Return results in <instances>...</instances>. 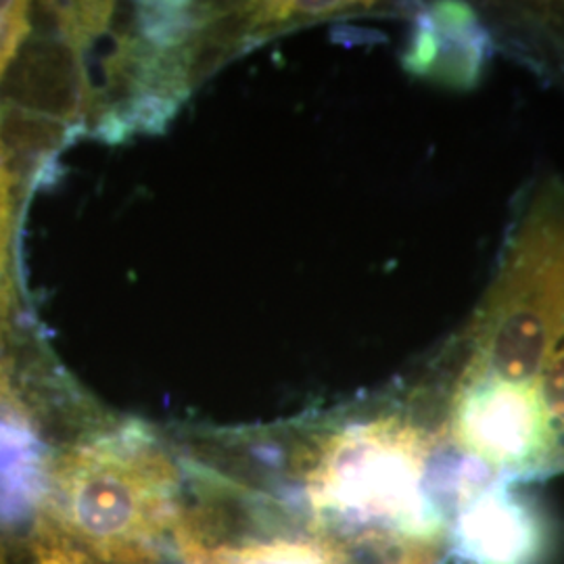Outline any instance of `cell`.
Returning a JSON list of instances; mask_svg holds the SVG:
<instances>
[{"label":"cell","instance_id":"7c38bea8","mask_svg":"<svg viewBox=\"0 0 564 564\" xmlns=\"http://www.w3.org/2000/svg\"><path fill=\"white\" fill-rule=\"evenodd\" d=\"M0 564H9V561H7V550H4L2 544H0Z\"/></svg>","mask_w":564,"mask_h":564},{"label":"cell","instance_id":"277c9868","mask_svg":"<svg viewBox=\"0 0 564 564\" xmlns=\"http://www.w3.org/2000/svg\"><path fill=\"white\" fill-rule=\"evenodd\" d=\"M449 442L489 473L521 479L564 466L540 383L460 372L447 412Z\"/></svg>","mask_w":564,"mask_h":564},{"label":"cell","instance_id":"8fae6325","mask_svg":"<svg viewBox=\"0 0 564 564\" xmlns=\"http://www.w3.org/2000/svg\"><path fill=\"white\" fill-rule=\"evenodd\" d=\"M398 564H440V552L435 544H419L408 547Z\"/></svg>","mask_w":564,"mask_h":564},{"label":"cell","instance_id":"5b68a950","mask_svg":"<svg viewBox=\"0 0 564 564\" xmlns=\"http://www.w3.org/2000/svg\"><path fill=\"white\" fill-rule=\"evenodd\" d=\"M512 481L485 477L458 494L449 533L454 563L545 564L552 540L545 514Z\"/></svg>","mask_w":564,"mask_h":564},{"label":"cell","instance_id":"6da1fadb","mask_svg":"<svg viewBox=\"0 0 564 564\" xmlns=\"http://www.w3.org/2000/svg\"><path fill=\"white\" fill-rule=\"evenodd\" d=\"M442 445L440 433L391 412L333 429L307 454L310 510L356 540L431 544L444 527Z\"/></svg>","mask_w":564,"mask_h":564},{"label":"cell","instance_id":"3957f363","mask_svg":"<svg viewBox=\"0 0 564 564\" xmlns=\"http://www.w3.org/2000/svg\"><path fill=\"white\" fill-rule=\"evenodd\" d=\"M564 335V186L535 188L510 228L479 310L463 337V372L540 383Z\"/></svg>","mask_w":564,"mask_h":564},{"label":"cell","instance_id":"ba28073f","mask_svg":"<svg viewBox=\"0 0 564 564\" xmlns=\"http://www.w3.org/2000/svg\"><path fill=\"white\" fill-rule=\"evenodd\" d=\"M174 542L184 564H349L341 545L326 535H279L239 544H207L193 531V524L184 521Z\"/></svg>","mask_w":564,"mask_h":564},{"label":"cell","instance_id":"30bf717a","mask_svg":"<svg viewBox=\"0 0 564 564\" xmlns=\"http://www.w3.org/2000/svg\"><path fill=\"white\" fill-rule=\"evenodd\" d=\"M30 13L28 2H0V80L32 30Z\"/></svg>","mask_w":564,"mask_h":564},{"label":"cell","instance_id":"52a82bcc","mask_svg":"<svg viewBox=\"0 0 564 564\" xmlns=\"http://www.w3.org/2000/svg\"><path fill=\"white\" fill-rule=\"evenodd\" d=\"M48 464L20 395L0 402V523H23L42 510Z\"/></svg>","mask_w":564,"mask_h":564},{"label":"cell","instance_id":"9c48e42d","mask_svg":"<svg viewBox=\"0 0 564 564\" xmlns=\"http://www.w3.org/2000/svg\"><path fill=\"white\" fill-rule=\"evenodd\" d=\"M32 558L34 564H101L42 514L32 531Z\"/></svg>","mask_w":564,"mask_h":564},{"label":"cell","instance_id":"7a4b0ae2","mask_svg":"<svg viewBox=\"0 0 564 564\" xmlns=\"http://www.w3.org/2000/svg\"><path fill=\"white\" fill-rule=\"evenodd\" d=\"M41 512L101 564H155L184 523L178 468L142 426H121L51 458Z\"/></svg>","mask_w":564,"mask_h":564},{"label":"cell","instance_id":"8992f818","mask_svg":"<svg viewBox=\"0 0 564 564\" xmlns=\"http://www.w3.org/2000/svg\"><path fill=\"white\" fill-rule=\"evenodd\" d=\"M487 57V34L468 7L440 4L419 21L408 63L419 76L449 86L475 84Z\"/></svg>","mask_w":564,"mask_h":564}]
</instances>
